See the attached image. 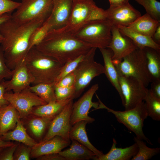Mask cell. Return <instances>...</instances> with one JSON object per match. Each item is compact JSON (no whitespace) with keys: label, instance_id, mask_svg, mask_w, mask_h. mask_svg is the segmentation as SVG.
I'll list each match as a JSON object with an SVG mask.
<instances>
[{"label":"cell","instance_id":"obj_13","mask_svg":"<svg viewBox=\"0 0 160 160\" xmlns=\"http://www.w3.org/2000/svg\"><path fill=\"white\" fill-rule=\"evenodd\" d=\"M73 100H71L52 120L47 133L41 141H45L58 136L70 142L69 135L71 127L70 117Z\"/></svg>","mask_w":160,"mask_h":160},{"label":"cell","instance_id":"obj_5","mask_svg":"<svg viewBox=\"0 0 160 160\" xmlns=\"http://www.w3.org/2000/svg\"><path fill=\"white\" fill-rule=\"evenodd\" d=\"M99 103L96 110L105 109L114 115L119 122L124 124L130 131L134 132L136 137L146 141L150 145L153 144L145 136L143 131L144 122L148 116L144 101L139 103L134 108L124 111H115L105 105L96 94Z\"/></svg>","mask_w":160,"mask_h":160},{"label":"cell","instance_id":"obj_26","mask_svg":"<svg viewBox=\"0 0 160 160\" xmlns=\"http://www.w3.org/2000/svg\"><path fill=\"white\" fill-rule=\"evenodd\" d=\"M57 101L45 104L34 107L31 113L37 116L54 118L63 110L65 106L72 100Z\"/></svg>","mask_w":160,"mask_h":160},{"label":"cell","instance_id":"obj_2","mask_svg":"<svg viewBox=\"0 0 160 160\" xmlns=\"http://www.w3.org/2000/svg\"><path fill=\"white\" fill-rule=\"evenodd\" d=\"M34 47L63 65L86 54L92 48L61 28L50 30L41 43Z\"/></svg>","mask_w":160,"mask_h":160},{"label":"cell","instance_id":"obj_39","mask_svg":"<svg viewBox=\"0 0 160 160\" xmlns=\"http://www.w3.org/2000/svg\"><path fill=\"white\" fill-rule=\"evenodd\" d=\"M12 74V70L7 65L3 52L0 49V83L4 79L11 78Z\"/></svg>","mask_w":160,"mask_h":160},{"label":"cell","instance_id":"obj_43","mask_svg":"<svg viewBox=\"0 0 160 160\" xmlns=\"http://www.w3.org/2000/svg\"><path fill=\"white\" fill-rule=\"evenodd\" d=\"M38 160H65L58 153H52L43 155L36 158Z\"/></svg>","mask_w":160,"mask_h":160},{"label":"cell","instance_id":"obj_9","mask_svg":"<svg viewBox=\"0 0 160 160\" xmlns=\"http://www.w3.org/2000/svg\"><path fill=\"white\" fill-rule=\"evenodd\" d=\"M53 0H22L20 4L12 14L16 22L23 23L36 20L45 21L50 16Z\"/></svg>","mask_w":160,"mask_h":160},{"label":"cell","instance_id":"obj_24","mask_svg":"<svg viewBox=\"0 0 160 160\" xmlns=\"http://www.w3.org/2000/svg\"><path fill=\"white\" fill-rule=\"evenodd\" d=\"M108 48L99 49L104 60V74L120 96L121 92L119 81L118 75L112 62L113 52L110 49Z\"/></svg>","mask_w":160,"mask_h":160},{"label":"cell","instance_id":"obj_19","mask_svg":"<svg viewBox=\"0 0 160 160\" xmlns=\"http://www.w3.org/2000/svg\"><path fill=\"white\" fill-rule=\"evenodd\" d=\"M71 141L70 147L58 153L65 160H95L97 157L93 152L77 141Z\"/></svg>","mask_w":160,"mask_h":160},{"label":"cell","instance_id":"obj_42","mask_svg":"<svg viewBox=\"0 0 160 160\" xmlns=\"http://www.w3.org/2000/svg\"><path fill=\"white\" fill-rule=\"evenodd\" d=\"M151 89H149L152 94L160 99V81L151 82Z\"/></svg>","mask_w":160,"mask_h":160},{"label":"cell","instance_id":"obj_17","mask_svg":"<svg viewBox=\"0 0 160 160\" xmlns=\"http://www.w3.org/2000/svg\"><path fill=\"white\" fill-rule=\"evenodd\" d=\"M73 0H53L51 13L45 21L50 30L65 26L69 19L72 7Z\"/></svg>","mask_w":160,"mask_h":160},{"label":"cell","instance_id":"obj_6","mask_svg":"<svg viewBox=\"0 0 160 160\" xmlns=\"http://www.w3.org/2000/svg\"><path fill=\"white\" fill-rule=\"evenodd\" d=\"M118 75L133 77L147 87L151 80L143 49H137L121 60H113Z\"/></svg>","mask_w":160,"mask_h":160},{"label":"cell","instance_id":"obj_33","mask_svg":"<svg viewBox=\"0 0 160 160\" xmlns=\"http://www.w3.org/2000/svg\"><path fill=\"white\" fill-rule=\"evenodd\" d=\"M142 6L146 13L153 19L160 22V2L157 0H135Z\"/></svg>","mask_w":160,"mask_h":160},{"label":"cell","instance_id":"obj_35","mask_svg":"<svg viewBox=\"0 0 160 160\" xmlns=\"http://www.w3.org/2000/svg\"><path fill=\"white\" fill-rule=\"evenodd\" d=\"M55 91L57 100L62 101L71 98L74 99L75 92L74 85L65 87L55 86Z\"/></svg>","mask_w":160,"mask_h":160},{"label":"cell","instance_id":"obj_48","mask_svg":"<svg viewBox=\"0 0 160 160\" xmlns=\"http://www.w3.org/2000/svg\"><path fill=\"white\" fill-rule=\"evenodd\" d=\"M14 144L13 143L3 140L1 138V135H0V147L5 148L11 146Z\"/></svg>","mask_w":160,"mask_h":160},{"label":"cell","instance_id":"obj_28","mask_svg":"<svg viewBox=\"0 0 160 160\" xmlns=\"http://www.w3.org/2000/svg\"><path fill=\"white\" fill-rule=\"evenodd\" d=\"M116 26L121 33L132 39L138 49H143L148 47L160 51V45L155 42L152 37L134 31L127 27Z\"/></svg>","mask_w":160,"mask_h":160},{"label":"cell","instance_id":"obj_32","mask_svg":"<svg viewBox=\"0 0 160 160\" xmlns=\"http://www.w3.org/2000/svg\"><path fill=\"white\" fill-rule=\"evenodd\" d=\"M32 118L28 122L29 129L33 135L37 138L40 137L53 118L39 117Z\"/></svg>","mask_w":160,"mask_h":160},{"label":"cell","instance_id":"obj_4","mask_svg":"<svg viewBox=\"0 0 160 160\" xmlns=\"http://www.w3.org/2000/svg\"><path fill=\"white\" fill-rule=\"evenodd\" d=\"M105 19H107L106 10L98 7L93 0H73L68 21L61 28L74 35L90 21Z\"/></svg>","mask_w":160,"mask_h":160},{"label":"cell","instance_id":"obj_22","mask_svg":"<svg viewBox=\"0 0 160 160\" xmlns=\"http://www.w3.org/2000/svg\"><path fill=\"white\" fill-rule=\"evenodd\" d=\"M20 119L18 111L10 103L1 108L0 135L14 129Z\"/></svg>","mask_w":160,"mask_h":160},{"label":"cell","instance_id":"obj_20","mask_svg":"<svg viewBox=\"0 0 160 160\" xmlns=\"http://www.w3.org/2000/svg\"><path fill=\"white\" fill-rule=\"evenodd\" d=\"M116 141L113 138L111 148L106 154L97 158L95 160H129L137 153L138 147L135 143L124 148H117Z\"/></svg>","mask_w":160,"mask_h":160},{"label":"cell","instance_id":"obj_21","mask_svg":"<svg viewBox=\"0 0 160 160\" xmlns=\"http://www.w3.org/2000/svg\"><path fill=\"white\" fill-rule=\"evenodd\" d=\"M87 124L86 121H81L72 126L69 132V138L70 140H76L86 147L93 152L97 158L104 154L102 151L97 149L89 141L86 129Z\"/></svg>","mask_w":160,"mask_h":160},{"label":"cell","instance_id":"obj_34","mask_svg":"<svg viewBox=\"0 0 160 160\" xmlns=\"http://www.w3.org/2000/svg\"><path fill=\"white\" fill-rule=\"evenodd\" d=\"M49 31V27L46 22L41 26L36 28L31 34L30 37L29 50L32 48L41 43Z\"/></svg>","mask_w":160,"mask_h":160},{"label":"cell","instance_id":"obj_15","mask_svg":"<svg viewBox=\"0 0 160 160\" xmlns=\"http://www.w3.org/2000/svg\"><path fill=\"white\" fill-rule=\"evenodd\" d=\"M111 32V40L108 48L113 52V60H121L138 49L132 39L121 33L116 26H112Z\"/></svg>","mask_w":160,"mask_h":160},{"label":"cell","instance_id":"obj_1","mask_svg":"<svg viewBox=\"0 0 160 160\" xmlns=\"http://www.w3.org/2000/svg\"><path fill=\"white\" fill-rule=\"evenodd\" d=\"M36 20L20 23L11 18L0 26V33L3 39L0 44L6 63L13 70L25 58L29 51V39L33 31L45 22Z\"/></svg>","mask_w":160,"mask_h":160},{"label":"cell","instance_id":"obj_7","mask_svg":"<svg viewBox=\"0 0 160 160\" xmlns=\"http://www.w3.org/2000/svg\"><path fill=\"white\" fill-rule=\"evenodd\" d=\"M112 26L107 19L92 20L74 35L92 47L107 48L111 41Z\"/></svg>","mask_w":160,"mask_h":160},{"label":"cell","instance_id":"obj_11","mask_svg":"<svg viewBox=\"0 0 160 160\" xmlns=\"http://www.w3.org/2000/svg\"><path fill=\"white\" fill-rule=\"evenodd\" d=\"M4 97L17 110L20 118L27 116L34 107L47 103L29 87L17 93L5 92Z\"/></svg>","mask_w":160,"mask_h":160},{"label":"cell","instance_id":"obj_41","mask_svg":"<svg viewBox=\"0 0 160 160\" xmlns=\"http://www.w3.org/2000/svg\"><path fill=\"white\" fill-rule=\"evenodd\" d=\"M18 144L4 148L0 152V160H13V155Z\"/></svg>","mask_w":160,"mask_h":160},{"label":"cell","instance_id":"obj_38","mask_svg":"<svg viewBox=\"0 0 160 160\" xmlns=\"http://www.w3.org/2000/svg\"><path fill=\"white\" fill-rule=\"evenodd\" d=\"M20 4V2L12 0H0V16L5 13H11Z\"/></svg>","mask_w":160,"mask_h":160},{"label":"cell","instance_id":"obj_10","mask_svg":"<svg viewBox=\"0 0 160 160\" xmlns=\"http://www.w3.org/2000/svg\"><path fill=\"white\" fill-rule=\"evenodd\" d=\"M121 95L125 110L131 109L144 101L148 89L136 79L118 75Z\"/></svg>","mask_w":160,"mask_h":160},{"label":"cell","instance_id":"obj_3","mask_svg":"<svg viewBox=\"0 0 160 160\" xmlns=\"http://www.w3.org/2000/svg\"><path fill=\"white\" fill-rule=\"evenodd\" d=\"M26 65L34 78V85L40 83L55 84L64 65L46 55L34 47L31 49L25 58Z\"/></svg>","mask_w":160,"mask_h":160},{"label":"cell","instance_id":"obj_36","mask_svg":"<svg viewBox=\"0 0 160 160\" xmlns=\"http://www.w3.org/2000/svg\"><path fill=\"white\" fill-rule=\"evenodd\" d=\"M85 55H81L76 58L70 61L65 64L63 67L57 77L55 84L65 76L73 72L79 63L83 59Z\"/></svg>","mask_w":160,"mask_h":160},{"label":"cell","instance_id":"obj_25","mask_svg":"<svg viewBox=\"0 0 160 160\" xmlns=\"http://www.w3.org/2000/svg\"><path fill=\"white\" fill-rule=\"evenodd\" d=\"M143 50L146 57L151 82L160 81V51L148 47L144 48Z\"/></svg>","mask_w":160,"mask_h":160},{"label":"cell","instance_id":"obj_12","mask_svg":"<svg viewBox=\"0 0 160 160\" xmlns=\"http://www.w3.org/2000/svg\"><path fill=\"white\" fill-rule=\"evenodd\" d=\"M98 88V84L93 85L77 101L73 103L70 117L71 126L81 121H86L88 124L95 121V119L89 116L88 114L91 108H94V110L98 107V102L92 101L93 96Z\"/></svg>","mask_w":160,"mask_h":160},{"label":"cell","instance_id":"obj_46","mask_svg":"<svg viewBox=\"0 0 160 160\" xmlns=\"http://www.w3.org/2000/svg\"><path fill=\"white\" fill-rule=\"evenodd\" d=\"M152 38L155 42L160 45V24L157 27Z\"/></svg>","mask_w":160,"mask_h":160},{"label":"cell","instance_id":"obj_30","mask_svg":"<svg viewBox=\"0 0 160 160\" xmlns=\"http://www.w3.org/2000/svg\"><path fill=\"white\" fill-rule=\"evenodd\" d=\"M134 140L138 145V150L136 154L131 159L132 160H148L160 153V148H149L143 140L136 136L134 137Z\"/></svg>","mask_w":160,"mask_h":160},{"label":"cell","instance_id":"obj_23","mask_svg":"<svg viewBox=\"0 0 160 160\" xmlns=\"http://www.w3.org/2000/svg\"><path fill=\"white\" fill-rule=\"evenodd\" d=\"M160 22L152 18L147 13L140 16L127 27L141 34L152 37Z\"/></svg>","mask_w":160,"mask_h":160},{"label":"cell","instance_id":"obj_18","mask_svg":"<svg viewBox=\"0 0 160 160\" xmlns=\"http://www.w3.org/2000/svg\"><path fill=\"white\" fill-rule=\"evenodd\" d=\"M70 144V142L62 137L55 136L49 140L37 143L32 147L31 157L36 158L44 155L58 153Z\"/></svg>","mask_w":160,"mask_h":160},{"label":"cell","instance_id":"obj_45","mask_svg":"<svg viewBox=\"0 0 160 160\" xmlns=\"http://www.w3.org/2000/svg\"><path fill=\"white\" fill-rule=\"evenodd\" d=\"M12 14L10 13H5L0 16V26L4 22L10 19ZM3 39L2 35L0 33V44L1 43Z\"/></svg>","mask_w":160,"mask_h":160},{"label":"cell","instance_id":"obj_49","mask_svg":"<svg viewBox=\"0 0 160 160\" xmlns=\"http://www.w3.org/2000/svg\"><path fill=\"white\" fill-rule=\"evenodd\" d=\"M4 148L2 147H0V152Z\"/></svg>","mask_w":160,"mask_h":160},{"label":"cell","instance_id":"obj_40","mask_svg":"<svg viewBox=\"0 0 160 160\" xmlns=\"http://www.w3.org/2000/svg\"><path fill=\"white\" fill-rule=\"evenodd\" d=\"M75 77L73 72L65 76L55 84V86L58 87H69L74 85Z\"/></svg>","mask_w":160,"mask_h":160},{"label":"cell","instance_id":"obj_27","mask_svg":"<svg viewBox=\"0 0 160 160\" xmlns=\"http://www.w3.org/2000/svg\"><path fill=\"white\" fill-rule=\"evenodd\" d=\"M1 135L2 139L4 141H15L31 147L37 143L28 134L20 119L13 130Z\"/></svg>","mask_w":160,"mask_h":160},{"label":"cell","instance_id":"obj_47","mask_svg":"<svg viewBox=\"0 0 160 160\" xmlns=\"http://www.w3.org/2000/svg\"><path fill=\"white\" fill-rule=\"evenodd\" d=\"M110 6H116L129 2V0H108Z\"/></svg>","mask_w":160,"mask_h":160},{"label":"cell","instance_id":"obj_14","mask_svg":"<svg viewBox=\"0 0 160 160\" xmlns=\"http://www.w3.org/2000/svg\"><path fill=\"white\" fill-rule=\"evenodd\" d=\"M12 71L10 80L1 82L6 92L12 90L14 93L19 92L28 88L30 84L33 83V77L26 65L24 59L18 63Z\"/></svg>","mask_w":160,"mask_h":160},{"label":"cell","instance_id":"obj_29","mask_svg":"<svg viewBox=\"0 0 160 160\" xmlns=\"http://www.w3.org/2000/svg\"><path fill=\"white\" fill-rule=\"evenodd\" d=\"M55 84L40 83L30 86V90L47 103L57 100L55 91Z\"/></svg>","mask_w":160,"mask_h":160},{"label":"cell","instance_id":"obj_31","mask_svg":"<svg viewBox=\"0 0 160 160\" xmlns=\"http://www.w3.org/2000/svg\"><path fill=\"white\" fill-rule=\"evenodd\" d=\"M144 101L148 116L154 120H160V99L154 97L149 89H148Z\"/></svg>","mask_w":160,"mask_h":160},{"label":"cell","instance_id":"obj_8","mask_svg":"<svg viewBox=\"0 0 160 160\" xmlns=\"http://www.w3.org/2000/svg\"><path fill=\"white\" fill-rule=\"evenodd\" d=\"M96 49L92 48L73 71L75 77L74 98L80 96L93 79L104 73L103 65L94 60Z\"/></svg>","mask_w":160,"mask_h":160},{"label":"cell","instance_id":"obj_37","mask_svg":"<svg viewBox=\"0 0 160 160\" xmlns=\"http://www.w3.org/2000/svg\"><path fill=\"white\" fill-rule=\"evenodd\" d=\"M31 147L23 143L18 144L13 155V160H29Z\"/></svg>","mask_w":160,"mask_h":160},{"label":"cell","instance_id":"obj_44","mask_svg":"<svg viewBox=\"0 0 160 160\" xmlns=\"http://www.w3.org/2000/svg\"><path fill=\"white\" fill-rule=\"evenodd\" d=\"M6 92L5 88L1 82L0 83V109L9 104V103L4 97Z\"/></svg>","mask_w":160,"mask_h":160},{"label":"cell","instance_id":"obj_16","mask_svg":"<svg viewBox=\"0 0 160 160\" xmlns=\"http://www.w3.org/2000/svg\"><path fill=\"white\" fill-rule=\"evenodd\" d=\"M105 10L107 19L113 25L127 27L141 15L129 2L119 6H110Z\"/></svg>","mask_w":160,"mask_h":160}]
</instances>
